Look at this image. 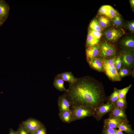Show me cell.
<instances>
[{"label": "cell", "instance_id": "cell-1", "mask_svg": "<svg viewBox=\"0 0 134 134\" xmlns=\"http://www.w3.org/2000/svg\"><path fill=\"white\" fill-rule=\"evenodd\" d=\"M69 85L68 89L65 92L71 106H87L94 111L107 100L103 85L90 77L77 78L76 82Z\"/></svg>", "mask_w": 134, "mask_h": 134}, {"label": "cell", "instance_id": "cell-2", "mask_svg": "<svg viewBox=\"0 0 134 134\" xmlns=\"http://www.w3.org/2000/svg\"><path fill=\"white\" fill-rule=\"evenodd\" d=\"M116 57L101 59L104 71L107 76L111 80L116 81L120 80L118 71L115 65Z\"/></svg>", "mask_w": 134, "mask_h": 134}, {"label": "cell", "instance_id": "cell-3", "mask_svg": "<svg viewBox=\"0 0 134 134\" xmlns=\"http://www.w3.org/2000/svg\"><path fill=\"white\" fill-rule=\"evenodd\" d=\"M70 109L73 116V121L93 116L94 111L87 106L76 105L71 106Z\"/></svg>", "mask_w": 134, "mask_h": 134}, {"label": "cell", "instance_id": "cell-4", "mask_svg": "<svg viewBox=\"0 0 134 134\" xmlns=\"http://www.w3.org/2000/svg\"><path fill=\"white\" fill-rule=\"evenodd\" d=\"M125 34L124 30L120 27L114 26L110 27L105 30L104 34L106 40L115 42Z\"/></svg>", "mask_w": 134, "mask_h": 134}, {"label": "cell", "instance_id": "cell-5", "mask_svg": "<svg viewBox=\"0 0 134 134\" xmlns=\"http://www.w3.org/2000/svg\"><path fill=\"white\" fill-rule=\"evenodd\" d=\"M100 56L103 58L114 57L116 54L115 47L112 44L106 42H101L99 45Z\"/></svg>", "mask_w": 134, "mask_h": 134}, {"label": "cell", "instance_id": "cell-6", "mask_svg": "<svg viewBox=\"0 0 134 134\" xmlns=\"http://www.w3.org/2000/svg\"><path fill=\"white\" fill-rule=\"evenodd\" d=\"M114 106V104L107 102L100 105L94 110L93 117L97 121H100L105 114L110 113Z\"/></svg>", "mask_w": 134, "mask_h": 134}, {"label": "cell", "instance_id": "cell-7", "mask_svg": "<svg viewBox=\"0 0 134 134\" xmlns=\"http://www.w3.org/2000/svg\"><path fill=\"white\" fill-rule=\"evenodd\" d=\"M120 56L122 65L128 69L133 67L134 65V56L131 50L124 49L121 51Z\"/></svg>", "mask_w": 134, "mask_h": 134}, {"label": "cell", "instance_id": "cell-8", "mask_svg": "<svg viewBox=\"0 0 134 134\" xmlns=\"http://www.w3.org/2000/svg\"><path fill=\"white\" fill-rule=\"evenodd\" d=\"M24 127L30 133H34L42 123L38 120L33 118H29L22 123Z\"/></svg>", "mask_w": 134, "mask_h": 134}, {"label": "cell", "instance_id": "cell-9", "mask_svg": "<svg viewBox=\"0 0 134 134\" xmlns=\"http://www.w3.org/2000/svg\"><path fill=\"white\" fill-rule=\"evenodd\" d=\"M57 102L59 112L70 110L71 104L70 102L67 99L65 92L59 96Z\"/></svg>", "mask_w": 134, "mask_h": 134}, {"label": "cell", "instance_id": "cell-10", "mask_svg": "<svg viewBox=\"0 0 134 134\" xmlns=\"http://www.w3.org/2000/svg\"><path fill=\"white\" fill-rule=\"evenodd\" d=\"M125 123L127 122L124 120L109 116L104 120L103 127L116 128L120 125Z\"/></svg>", "mask_w": 134, "mask_h": 134}, {"label": "cell", "instance_id": "cell-11", "mask_svg": "<svg viewBox=\"0 0 134 134\" xmlns=\"http://www.w3.org/2000/svg\"><path fill=\"white\" fill-rule=\"evenodd\" d=\"M99 53L100 47L98 44L87 47L86 50V54L88 63L97 58Z\"/></svg>", "mask_w": 134, "mask_h": 134}, {"label": "cell", "instance_id": "cell-12", "mask_svg": "<svg viewBox=\"0 0 134 134\" xmlns=\"http://www.w3.org/2000/svg\"><path fill=\"white\" fill-rule=\"evenodd\" d=\"M109 116L124 120L128 123L129 122L125 113V110L119 108L114 105L112 109Z\"/></svg>", "mask_w": 134, "mask_h": 134}, {"label": "cell", "instance_id": "cell-13", "mask_svg": "<svg viewBox=\"0 0 134 134\" xmlns=\"http://www.w3.org/2000/svg\"><path fill=\"white\" fill-rule=\"evenodd\" d=\"M10 10L8 4L4 0H0V17L5 21L8 17Z\"/></svg>", "mask_w": 134, "mask_h": 134}, {"label": "cell", "instance_id": "cell-14", "mask_svg": "<svg viewBox=\"0 0 134 134\" xmlns=\"http://www.w3.org/2000/svg\"><path fill=\"white\" fill-rule=\"evenodd\" d=\"M57 76L64 81L68 82L69 83L73 84L76 82L77 78L75 77L71 72H66L57 75Z\"/></svg>", "mask_w": 134, "mask_h": 134}, {"label": "cell", "instance_id": "cell-15", "mask_svg": "<svg viewBox=\"0 0 134 134\" xmlns=\"http://www.w3.org/2000/svg\"><path fill=\"white\" fill-rule=\"evenodd\" d=\"M60 119L64 123H69L73 122V116L71 110L59 112Z\"/></svg>", "mask_w": 134, "mask_h": 134}, {"label": "cell", "instance_id": "cell-16", "mask_svg": "<svg viewBox=\"0 0 134 134\" xmlns=\"http://www.w3.org/2000/svg\"><path fill=\"white\" fill-rule=\"evenodd\" d=\"M64 81L60 77L56 75L54 78L53 85L57 89L60 91H67L64 86Z\"/></svg>", "mask_w": 134, "mask_h": 134}, {"label": "cell", "instance_id": "cell-17", "mask_svg": "<svg viewBox=\"0 0 134 134\" xmlns=\"http://www.w3.org/2000/svg\"><path fill=\"white\" fill-rule=\"evenodd\" d=\"M121 43L122 46L126 48V49L131 51L134 49V40L132 37L125 38L121 41Z\"/></svg>", "mask_w": 134, "mask_h": 134}, {"label": "cell", "instance_id": "cell-18", "mask_svg": "<svg viewBox=\"0 0 134 134\" xmlns=\"http://www.w3.org/2000/svg\"><path fill=\"white\" fill-rule=\"evenodd\" d=\"M88 63L92 68L99 71H103L101 59L100 58H97Z\"/></svg>", "mask_w": 134, "mask_h": 134}, {"label": "cell", "instance_id": "cell-19", "mask_svg": "<svg viewBox=\"0 0 134 134\" xmlns=\"http://www.w3.org/2000/svg\"><path fill=\"white\" fill-rule=\"evenodd\" d=\"M97 20L100 26L103 29L110 26L111 20L106 16L100 15L98 17Z\"/></svg>", "mask_w": 134, "mask_h": 134}, {"label": "cell", "instance_id": "cell-20", "mask_svg": "<svg viewBox=\"0 0 134 134\" xmlns=\"http://www.w3.org/2000/svg\"><path fill=\"white\" fill-rule=\"evenodd\" d=\"M117 128L121 131L124 132L127 134H134V131L132 130L131 125L127 123H125L120 125Z\"/></svg>", "mask_w": 134, "mask_h": 134}, {"label": "cell", "instance_id": "cell-21", "mask_svg": "<svg viewBox=\"0 0 134 134\" xmlns=\"http://www.w3.org/2000/svg\"><path fill=\"white\" fill-rule=\"evenodd\" d=\"M114 105L120 109L126 110L127 106L126 97L121 98H118Z\"/></svg>", "mask_w": 134, "mask_h": 134}, {"label": "cell", "instance_id": "cell-22", "mask_svg": "<svg viewBox=\"0 0 134 134\" xmlns=\"http://www.w3.org/2000/svg\"><path fill=\"white\" fill-rule=\"evenodd\" d=\"M99 41V40L95 38L89 32L87 36L86 46L88 47L97 44Z\"/></svg>", "mask_w": 134, "mask_h": 134}, {"label": "cell", "instance_id": "cell-23", "mask_svg": "<svg viewBox=\"0 0 134 134\" xmlns=\"http://www.w3.org/2000/svg\"><path fill=\"white\" fill-rule=\"evenodd\" d=\"M90 29L98 32H102L103 29L99 25L96 19H94L91 22L90 25Z\"/></svg>", "mask_w": 134, "mask_h": 134}, {"label": "cell", "instance_id": "cell-24", "mask_svg": "<svg viewBox=\"0 0 134 134\" xmlns=\"http://www.w3.org/2000/svg\"><path fill=\"white\" fill-rule=\"evenodd\" d=\"M118 89L115 88L113 92L107 99V102H109L113 104L118 99Z\"/></svg>", "mask_w": 134, "mask_h": 134}, {"label": "cell", "instance_id": "cell-25", "mask_svg": "<svg viewBox=\"0 0 134 134\" xmlns=\"http://www.w3.org/2000/svg\"><path fill=\"white\" fill-rule=\"evenodd\" d=\"M119 15V13L117 11L112 7L109 5L108 13L107 16V17L111 20L115 17Z\"/></svg>", "mask_w": 134, "mask_h": 134}, {"label": "cell", "instance_id": "cell-26", "mask_svg": "<svg viewBox=\"0 0 134 134\" xmlns=\"http://www.w3.org/2000/svg\"><path fill=\"white\" fill-rule=\"evenodd\" d=\"M111 21L114 26L119 27H123V21L120 15L115 17Z\"/></svg>", "mask_w": 134, "mask_h": 134}, {"label": "cell", "instance_id": "cell-27", "mask_svg": "<svg viewBox=\"0 0 134 134\" xmlns=\"http://www.w3.org/2000/svg\"><path fill=\"white\" fill-rule=\"evenodd\" d=\"M132 86L130 84L128 86L121 89H118V98H121L126 97V94Z\"/></svg>", "mask_w": 134, "mask_h": 134}, {"label": "cell", "instance_id": "cell-28", "mask_svg": "<svg viewBox=\"0 0 134 134\" xmlns=\"http://www.w3.org/2000/svg\"><path fill=\"white\" fill-rule=\"evenodd\" d=\"M109 5H105L102 6L98 11L99 15H103L107 17L108 12Z\"/></svg>", "mask_w": 134, "mask_h": 134}, {"label": "cell", "instance_id": "cell-29", "mask_svg": "<svg viewBox=\"0 0 134 134\" xmlns=\"http://www.w3.org/2000/svg\"><path fill=\"white\" fill-rule=\"evenodd\" d=\"M116 128L103 127L102 134H116Z\"/></svg>", "mask_w": 134, "mask_h": 134}, {"label": "cell", "instance_id": "cell-30", "mask_svg": "<svg viewBox=\"0 0 134 134\" xmlns=\"http://www.w3.org/2000/svg\"><path fill=\"white\" fill-rule=\"evenodd\" d=\"M32 134H47L46 129L42 123L35 132Z\"/></svg>", "mask_w": 134, "mask_h": 134}, {"label": "cell", "instance_id": "cell-31", "mask_svg": "<svg viewBox=\"0 0 134 134\" xmlns=\"http://www.w3.org/2000/svg\"><path fill=\"white\" fill-rule=\"evenodd\" d=\"M95 38L99 40L102 35L101 32L95 31L89 29V32Z\"/></svg>", "mask_w": 134, "mask_h": 134}, {"label": "cell", "instance_id": "cell-32", "mask_svg": "<svg viewBox=\"0 0 134 134\" xmlns=\"http://www.w3.org/2000/svg\"><path fill=\"white\" fill-rule=\"evenodd\" d=\"M129 73L128 69L125 67H123L121 68L118 72L119 76L121 77H122L128 75Z\"/></svg>", "mask_w": 134, "mask_h": 134}, {"label": "cell", "instance_id": "cell-33", "mask_svg": "<svg viewBox=\"0 0 134 134\" xmlns=\"http://www.w3.org/2000/svg\"><path fill=\"white\" fill-rule=\"evenodd\" d=\"M115 68L118 71L121 68L122 63L120 56H118L116 58L115 62Z\"/></svg>", "mask_w": 134, "mask_h": 134}, {"label": "cell", "instance_id": "cell-34", "mask_svg": "<svg viewBox=\"0 0 134 134\" xmlns=\"http://www.w3.org/2000/svg\"><path fill=\"white\" fill-rule=\"evenodd\" d=\"M18 129L19 134H32L29 133L24 127L22 123L20 125Z\"/></svg>", "mask_w": 134, "mask_h": 134}, {"label": "cell", "instance_id": "cell-35", "mask_svg": "<svg viewBox=\"0 0 134 134\" xmlns=\"http://www.w3.org/2000/svg\"><path fill=\"white\" fill-rule=\"evenodd\" d=\"M127 27L129 30L131 32H134V21L129 22L127 24Z\"/></svg>", "mask_w": 134, "mask_h": 134}, {"label": "cell", "instance_id": "cell-36", "mask_svg": "<svg viewBox=\"0 0 134 134\" xmlns=\"http://www.w3.org/2000/svg\"><path fill=\"white\" fill-rule=\"evenodd\" d=\"M9 134H19L18 129L16 131H15L12 129L10 128Z\"/></svg>", "mask_w": 134, "mask_h": 134}, {"label": "cell", "instance_id": "cell-37", "mask_svg": "<svg viewBox=\"0 0 134 134\" xmlns=\"http://www.w3.org/2000/svg\"><path fill=\"white\" fill-rule=\"evenodd\" d=\"M116 134H125L122 131L116 129Z\"/></svg>", "mask_w": 134, "mask_h": 134}, {"label": "cell", "instance_id": "cell-38", "mask_svg": "<svg viewBox=\"0 0 134 134\" xmlns=\"http://www.w3.org/2000/svg\"><path fill=\"white\" fill-rule=\"evenodd\" d=\"M5 21L0 17V27L3 24Z\"/></svg>", "mask_w": 134, "mask_h": 134}, {"label": "cell", "instance_id": "cell-39", "mask_svg": "<svg viewBox=\"0 0 134 134\" xmlns=\"http://www.w3.org/2000/svg\"><path fill=\"white\" fill-rule=\"evenodd\" d=\"M130 3L132 7L134 8V0H130Z\"/></svg>", "mask_w": 134, "mask_h": 134}]
</instances>
